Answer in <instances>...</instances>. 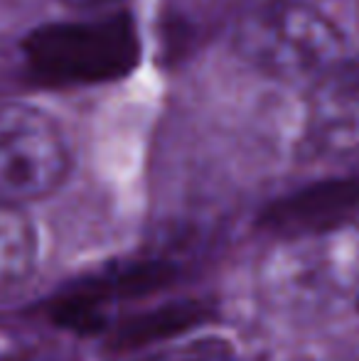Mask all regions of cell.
<instances>
[{
  "instance_id": "6da1fadb",
  "label": "cell",
  "mask_w": 359,
  "mask_h": 361,
  "mask_svg": "<svg viewBox=\"0 0 359 361\" xmlns=\"http://www.w3.org/2000/svg\"><path fill=\"white\" fill-rule=\"evenodd\" d=\"M234 49L256 72L315 81L345 49L340 25L310 0H264L236 23Z\"/></svg>"
},
{
  "instance_id": "7a4b0ae2",
  "label": "cell",
  "mask_w": 359,
  "mask_h": 361,
  "mask_svg": "<svg viewBox=\"0 0 359 361\" xmlns=\"http://www.w3.org/2000/svg\"><path fill=\"white\" fill-rule=\"evenodd\" d=\"M37 79L59 86L101 84L128 74L140 54L138 30L121 13H87L37 27L23 44Z\"/></svg>"
},
{
  "instance_id": "3957f363",
  "label": "cell",
  "mask_w": 359,
  "mask_h": 361,
  "mask_svg": "<svg viewBox=\"0 0 359 361\" xmlns=\"http://www.w3.org/2000/svg\"><path fill=\"white\" fill-rule=\"evenodd\" d=\"M72 167L67 138L35 106L0 104V204L25 207L64 185Z\"/></svg>"
},
{
  "instance_id": "277c9868",
  "label": "cell",
  "mask_w": 359,
  "mask_h": 361,
  "mask_svg": "<svg viewBox=\"0 0 359 361\" xmlns=\"http://www.w3.org/2000/svg\"><path fill=\"white\" fill-rule=\"evenodd\" d=\"M359 216V175L308 185L266 207L261 226L281 238L337 233Z\"/></svg>"
},
{
  "instance_id": "5b68a950",
  "label": "cell",
  "mask_w": 359,
  "mask_h": 361,
  "mask_svg": "<svg viewBox=\"0 0 359 361\" xmlns=\"http://www.w3.org/2000/svg\"><path fill=\"white\" fill-rule=\"evenodd\" d=\"M308 130L322 145L359 140V52L342 54L308 94Z\"/></svg>"
},
{
  "instance_id": "8992f818",
  "label": "cell",
  "mask_w": 359,
  "mask_h": 361,
  "mask_svg": "<svg viewBox=\"0 0 359 361\" xmlns=\"http://www.w3.org/2000/svg\"><path fill=\"white\" fill-rule=\"evenodd\" d=\"M209 317L212 310L200 300H178V302L160 305L155 310L130 314V317L121 319L116 327H111L109 347L128 352V349L168 342L173 337H180L187 329L207 322Z\"/></svg>"
},
{
  "instance_id": "52a82bcc",
  "label": "cell",
  "mask_w": 359,
  "mask_h": 361,
  "mask_svg": "<svg viewBox=\"0 0 359 361\" xmlns=\"http://www.w3.org/2000/svg\"><path fill=\"white\" fill-rule=\"evenodd\" d=\"M37 251V228L25 207L0 204V293L32 276Z\"/></svg>"
},
{
  "instance_id": "ba28073f",
  "label": "cell",
  "mask_w": 359,
  "mask_h": 361,
  "mask_svg": "<svg viewBox=\"0 0 359 361\" xmlns=\"http://www.w3.org/2000/svg\"><path fill=\"white\" fill-rule=\"evenodd\" d=\"M175 278V268L165 261H133L121 268L104 273V276L89 278L79 283V288L87 290L91 298L104 302H123V300H138L155 290L165 288Z\"/></svg>"
}]
</instances>
